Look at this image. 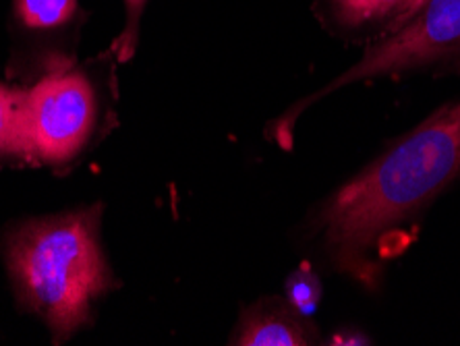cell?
<instances>
[{
	"mask_svg": "<svg viewBox=\"0 0 460 346\" xmlns=\"http://www.w3.org/2000/svg\"><path fill=\"white\" fill-rule=\"evenodd\" d=\"M460 176V98L385 147L311 209L303 243L323 266L367 290L412 241V228Z\"/></svg>",
	"mask_w": 460,
	"mask_h": 346,
	"instance_id": "obj_1",
	"label": "cell"
},
{
	"mask_svg": "<svg viewBox=\"0 0 460 346\" xmlns=\"http://www.w3.org/2000/svg\"><path fill=\"white\" fill-rule=\"evenodd\" d=\"M100 203L38 216L6 230L3 255L13 293L49 328L54 344L93 322V311L119 288L102 245Z\"/></svg>",
	"mask_w": 460,
	"mask_h": 346,
	"instance_id": "obj_2",
	"label": "cell"
},
{
	"mask_svg": "<svg viewBox=\"0 0 460 346\" xmlns=\"http://www.w3.org/2000/svg\"><path fill=\"white\" fill-rule=\"evenodd\" d=\"M90 65L58 67L22 90V160L63 171L112 127V93Z\"/></svg>",
	"mask_w": 460,
	"mask_h": 346,
	"instance_id": "obj_3",
	"label": "cell"
},
{
	"mask_svg": "<svg viewBox=\"0 0 460 346\" xmlns=\"http://www.w3.org/2000/svg\"><path fill=\"white\" fill-rule=\"evenodd\" d=\"M409 75L460 77V0H423L396 31L367 46L353 67L299 104L293 119L311 102L342 87Z\"/></svg>",
	"mask_w": 460,
	"mask_h": 346,
	"instance_id": "obj_4",
	"label": "cell"
},
{
	"mask_svg": "<svg viewBox=\"0 0 460 346\" xmlns=\"http://www.w3.org/2000/svg\"><path fill=\"white\" fill-rule=\"evenodd\" d=\"M421 3L423 0H311V11L330 36L367 49L396 31Z\"/></svg>",
	"mask_w": 460,
	"mask_h": 346,
	"instance_id": "obj_5",
	"label": "cell"
},
{
	"mask_svg": "<svg viewBox=\"0 0 460 346\" xmlns=\"http://www.w3.org/2000/svg\"><path fill=\"white\" fill-rule=\"evenodd\" d=\"M320 341L314 317L301 315L284 295L257 298L241 311L230 334V344L241 346H307Z\"/></svg>",
	"mask_w": 460,
	"mask_h": 346,
	"instance_id": "obj_6",
	"label": "cell"
},
{
	"mask_svg": "<svg viewBox=\"0 0 460 346\" xmlns=\"http://www.w3.org/2000/svg\"><path fill=\"white\" fill-rule=\"evenodd\" d=\"M13 15L27 36H31L36 42L49 44L46 73L58 69L60 65L54 58L50 44H65L69 49L71 42H66V38L71 36L77 40L81 25L79 0H13ZM69 50L73 52V49Z\"/></svg>",
	"mask_w": 460,
	"mask_h": 346,
	"instance_id": "obj_7",
	"label": "cell"
},
{
	"mask_svg": "<svg viewBox=\"0 0 460 346\" xmlns=\"http://www.w3.org/2000/svg\"><path fill=\"white\" fill-rule=\"evenodd\" d=\"M322 280L317 276L315 268L309 262H303L299 268H295L284 282V298L299 311L301 315L314 317L322 301Z\"/></svg>",
	"mask_w": 460,
	"mask_h": 346,
	"instance_id": "obj_8",
	"label": "cell"
},
{
	"mask_svg": "<svg viewBox=\"0 0 460 346\" xmlns=\"http://www.w3.org/2000/svg\"><path fill=\"white\" fill-rule=\"evenodd\" d=\"M22 158V90L0 81V158Z\"/></svg>",
	"mask_w": 460,
	"mask_h": 346,
	"instance_id": "obj_9",
	"label": "cell"
},
{
	"mask_svg": "<svg viewBox=\"0 0 460 346\" xmlns=\"http://www.w3.org/2000/svg\"><path fill=\"white\" fill-rule=\"evenodd\" d=\"M125 3V25L119 38L112 42V52L117 54L119 63H128L135 57L139 46L141 19L150 0H123Z\"/></svg>",
	"mask_w": 460,
	"mask_h": 346,
	"instance_id": "obj_10",
	"label": "cell"
},
{
	"mask_svg": "<svg viewBox=\"0 0 460 346\" xmlns=\"http://www.w3.org/2000/svg\"><path fill=\"white\" fill-rule=\"evenodd\" d=\"M330 344H369V338L365 336L361 330L344 328L341 332H336Z\"/></svg>",
	"mask_w": 460,
	"mask_h": 346,
	"instance_id": "obj_11",
	"label": "cell"
}]
</instances>
